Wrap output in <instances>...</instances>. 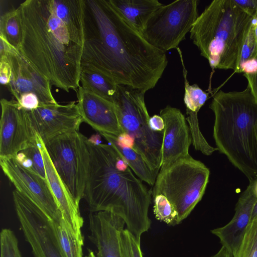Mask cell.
I'll list each match as a JSON object with an SVG mask.
<instances>
[{"mask_svg": "<svg viewBox=\"0 0 257 257\" xmlns=\"http://www.w3.org/2000/svg\"><path fill=\"white\" fill-rule=\"evenodd\" d=\"M88 141L90 143L95 145L101 144L100 136L98 135H92L90 138H88Z\"/></svg>", "mask_w": 257, "mask_h": 257, "instance_id": "39", "label": "cell"}, {"mask_svg": "<svg viewBox=\"0 0 257 257\" xmlns=\"http://www.w3.org/2000/svg\"><path fill=\"white\" fill-rule=\"evenodd\" d=\"M254 185H253V191L255 196L257 197V179L253 181Z\"/></svg>", "mask_w": 257, "mask_h": 257, "instance_id": "41", "label": "cell"}, {"mask_svg": "<svg viewBox=\"0 0 257 257\" xmlns=\"http://www.w3.org/2000/svg\"><path fill=\"white\" fill-rule=\"evenodd\" d=\"M145 92L132 87L117 85L112 101L120 126L133 141V149L150 167L159 173L161 168L163 131L150 127V118L145 101Z\"/></svg>", "mask_w": 257, "mask_h": 257, "instance_id": "6", "label": "cell"}, {"mask_svg": "<svg viewBox=\"0 0 257 257\" xmlns=\"http://www.w3.org/2000/svg\"><path fill=\"white\" fill-rule=\"evenodd\" d=\"M255 136H256V139L257 142V122L255 126Z\"/></svg>", "mask_w": 257, "mask_h": 257, "instance_id": "44", "label": "cell"}, {"mask_svg": "<svg viewBox=\"0 0 257 257\" xmlns=\"http://www.w3.org/2000/svg\"><path fill=\"white\" fill-rule=\"evenodd\" d=\"M0 158H15L21 151L38 143L27 110L16 100H1Z\"/></svg>", "mask_w": 257, "mask_h": 257, "instance_id": "12", "label": "cell"}, {"mask_svg": "<svg viewBox=\"0 0 257 257\" xmlns=\"http://www.w3.org/2000/svg\"><path fill=\"white\" fill-rule=\"evenodd\" d=\"M77 105L83 122L100 134L119 137L123 132L113 101L80 86L77 90Z\"/></svg>", "mask_w": 257, "mask_h": 257, "instance_id": "17", "label": "cell"}, {"mask_svg": "<svg viewBox=\"0 0 257 257\" xmlns=\"http://www.w3.org/2000/svg\"><path fill=\"white\" fill-rule=\"evenodd\" d=\"M85 257H90V255L88 254V255H86Z\"/></svg>", "mask_w": 257, "mask_h": 257, "instance_id": "45", "label": "cell"}, {"mask_svg": "<svg viewBox=\"0 0 257 257\" xmlns=\"http://www.w3.org/2000/svg\"><path fill=\"white\" fill-rule=\"evenodd\" d=\"M21 34V23L18 8L6 12L1 16L0 38L18 51Z\"/></svg>", "mask_w": 257, "mask_h": 257, "instance_id": "23", "label": "cell"}, {"mask_svg": "<svg viewBox=\"0 0 257 257\" xmlns=\"http://www.w3.org/2000/svg\"><path fill=\"white\" fill-rule=\"evenodd\" d=\"M88 165L84 197L90 212H111L124 221L137 239L151 226L148 210L152 191L133 173L109 144L86 141Z\"/></svg>", "mask_w": 257, "mask_h": 257, "instance_id": "3", "label": "cell"}, {"mask_svg": "<svg viewBox=\"0 0 257 257\" xmlns=\"http://www.w3.org/2000/svg\"><path fill=\"white\" fill-rule=\"evenodd\" d=\"M209 108L214 114L213 136L218 150L248 179H257V101L250 88L220 90Z\"/></svg>", "mask_w": 257, "mask_h": 257, "instance_id": "4", "label": "cell"}, {"mask_svg": "<svg viewBox=\"0 0 257 257\" xmlns=\"http://www.w3.org/2000/svg\"><path fill=\"white\" fill-rule=\"evenodd\" d=\"M257 72V59L249 60L239 67V73L243 72L244 74H252Z\"/></svg>", "mask_w": 257, "mask_h": 257, "instance_id": "35", "label": "cell"}, {"mask_svg": "<svg viewBox=\"0 0 257 257\" xmlns=\"http://www.w3.org/2000/svg\"><path fill=\"white\" fill-rule=\"evenodd\" d=\"M121 257H143L140 240L137 239L126 228L120 234Z\"/></svg>", "mask_w": 257, "mask_h": 257, "instance_id": "31", "label": "cell"}, {"mask_svg": "<svg viewBox=\"0 0 257 257\" xmlns=\"http://www.w3.org/2000/svg\"><path fill=\"white\" fill-rule=\"evenodd\" d=\"M181 59L183 67V74L184 79L185 93L184 101L186 109L198 113L201 107L204 104L208 97V93L203 91L198 85H190L187 79V71L185 69L182 54L179 47L176 48Z\"/></svg>", "mask_w": 257, "mask_h": 257, "instance_id": "25", "label": "cell"}, {"mask_svg": "<svg viewBox=\"0 0 257 257\" xmlns=\"http://www.w3.org/2000/svg\"><path fill=\"white\" fill-rule=\"evenodd\" d=\"M81 64L145 92L154 88L168 65L166 52L150 45L108 0H85Z\"/></svg>", "mask_w": 257, "mask_h": 257, "instance_id": "2", "label": "cell"}, {"mask_svg": "<svg viewBox=\"0 0 257 257\" xmlns=\"http://www.w3.org/2000/svg\"><path fill=\"white\" fill-rule=\"evenodd\" d=\"M140 33L152 14L163 4L158 0H108Z\"/></svg>", "mask_w": 257, "mask_h": 257, "instance_id": "20", "label": "cell"}, {"mask_svg": "<svg viewBox=\"0 0 257 257\" xmlns=\"http://www.w3.org/2000/svg\"><path fill=\"white\" fill-rule=\"evenodd\" d=\"M210 257H233V256L225 248L222 246L217 252Z\"/></svg>", "mask_w": 257, "mask_h": 257, "instance_id": "38", "label": "cell"}, {"mask_svg": "<svg viewBox=\"0 0 257 257\" xmlns=\"http://www.w3.org/2000/svg\"><path fill=\"white\" fill-rule=\"evenodd\" d=\"M209 175V169L189 155L160 170L153 197L159 194L166 196L176 210L180 224L201 200Z\"/></svg>", "mask_w": 257, "mask_h": 257, "instance_id": "7", "label": "cell"}, {"mask_svg": "<svg viewBox=\"0 0 257 257\" xmlns=\"http://www.w3.org/2000/svg\"><path fill=\"white\" fill-rule=\"evenodd\" d=\"M88 254L90 255V257H96V255H95V254L94 253V252L89 249H88Z\"/></svg>", "mask_w": 257, "mask_h": 257, "instance_id": "43", "label": "cell"}, {"mask_svg": "<svg viewBox=\"0 0 257 257\" xmlns=\"http://www.w3.org/2000/svg\"><path fill=\"white\" fill-rule=\"evenodd\" d=\"M0 164L16 190L35 203L51 220H63L46 179L25 168L13 158H0Z\"/></svg>", "mask_w": 257, "mask_h": 257, "instance_id": "13", "label": "cell"}, {"mask_svg": "<svg viewBox=\"0 0 257 257\" xmlns=\"http://www.w3.org/2000/svg\"><path fill=\"white\" fill-rule=\"evenodd\" d=\"M149 124L151 128L155 132H162L165 127L163 119L160 115L157 114L150 117Z\"/></svg>", "mask_w": 257, "mask_h": 257, "instance_id": "36", "label": "cell"}, {"mask_svg": "<svg viewBox=\"0 0 257 257\" xmlns=\"http://www.w3.org/2000/svg\"><path fill=\"white\" fill-rule=\"evenodd\" d=\"M234 1L250 13L255 20L257 19V0H234Z\"/></svg>", "mask_w": 257, "mask_h": 257, "instance_id": "34", "label": "cell"}, {"mask_svg": "<svg viewBox=\"0 0 257 257\" xmlns=\"http://www.w3.org/2000/svg\"><path fill=\"white\" fill-rule=\"evenodd\" d=\"M28 111L34 129L44 143L63 134L79 131L83 122L75 101L40 107Z\"/></svg>", "mask_w": 257, "mask_h": 257, "instance_id": "14", "label": "cell"}, {"mask_svg": "<svg viewBox=\"0 0 257 257\" xmlns=\"http://www.w3.org/2000/svg\"><path fill=\"white\" fill-rule=\"evenodd\" d=\"M255 22V20H254L243 45L239 67L249 60L257 59V43L254 33Z\"/></svg>", "mask_w": 257, "mask_h": 257, "instance_id": "32", "label": "cell"}, {"mask_svg": "<svg viewBox=\"0 0 257 257\" xmlns=\"http://www.w3.org/2000/svg\"><path fill=\"white\" fill-rule=\"evenodd\" d=\"M1 257H22L17 237L13 230L3 228L0 234Z\"/></svg>", "mask_w": 257, "mask_h": 257, "instance_id": "30", "label": "cell"}, {"mask_svg": "<svg viewBox=\"0 0 257 257\" xmlns=\"http://www.w3.org/2000/svg\"><path fill=\"white\" fill-rule=\"evenodd\" d=\"M100 134L124 159L140 179L150 185H154L159 173L153 170L140 154L120 142L117 136L104 133Z\"/></svg>", "mask_w": 257, "mask_h": 257, "instance_id": "21", "label": "cell"}, {"mask_svg": "<svg viewBox=\"0 0 257 257\" xmlns=\"http://www.w3.org/2000/svg\"><path fill=\"white\" fill-rule=\"evenodd\" d=\"M186 119L190 129L192 143L195 149L207 156H210L218 151L217 148L213 147L208 143L202 135L199 127L197 113L186 109Z\"/></svg>", "mask_w": 257, "mask_h": 257, "instance_id": "27", "label": "cell"}, {"mask_svg": "<svg viewBox=\"0 0 257 257\" xmlns=\"http://www.w3.org/2000/svg\"><path fill=\"white\" fill-rule=\"evenodd\" d=\"M13 201L25 238L35 257H63L51 220L35 203L15 190Z\"/></svg>", "mask_w": 257, "mask_h": 257, "instance_id": "10", "label": "cell"}, {"mask_svg": "<svg viewBox=\"0 0 257 257\" xmlns=\"http://www.w3.org/2000/svg\"><path fill=\"white\" fill-rule=\"evenodd\" d=\"M38 143L20 152L15 159L25 168L46 179L44 160L40 149V137Z\"/></svg>", "mask_w": 257, "mask_h": 257, "instance_id": "26", "label": "cell"}, {"mask_svg": "<svg viewBox=\"0 0 257 257\" xmlns=\"http://www.w3.org/2000/svg\"><path fill=\"white\" fill-rule=\"evenodd\" d=\"M6 56L11 66V75L8 85L18 100L26 94H33L42 107L57 104L52 93L49 80L39 73L17 49L0 38V56Z\"/></svg>", "mask_w": 257, "mask_h": 257, "instance_id": "11", "label": "cell"}, {"mask_svg": "<svg viewBox=\"0 0 257 257\" xmlns=\"http://www.w3.org/2000/svg\"><path fill=\"white\" fill-rule=\"evenodd\" d=\"M198 0H177L158 8L140 33L150 45L164 52L177 48L198 17Z\"/></svg>", "mask_w": 257, "mask_h": 257, "instance_id": "8", "label": "cell"}, {"mask_svg": "<svg viewBox=\"0 0 257 257\" xmlns=\"http://www.w3.org/2000/svg\"><path fill=\"white\" fill-rule=\"evenodd\" d=\"M11 75V69L5 55L0 56V82L3 85H8Z\"/></svg>", "mask_w": 257, "mask_h": 257, "instance_id": "33", "label": "cell"}, {"mask_svg": "<svg viewBox=\"0 0 257 257\" xmlns=\"http://www.w3.org/2000/svg\"><path fill=\"white\" fill-rule=\"evenodd\" d=\"M40 149L44 162L46 179L61 212L65 226L76 239L83 245L81 231L83 219L80 212L79 205L76 202L57 173L41 137Z\"/></svg>", "mask_w": 257, "mask_h": 257, "instance_id": "16", "label": "cell"}, {"mask_svg": "<svg viewBox=\"0 0 257 257\" xmlns=\"http://www.w3.org/2000/svg\"><path fill=\"white\" fill-rule=\"evenodd\" d=\"M248 81L247 86L257 101V72L252 74H244Z\"/></svg>", "mask_w": 257, "mask_h": 257, "instance_id": "37", "label": "cell"}, {"mask_svg": "<svg viewBox=\"0 0 257 257\" xmlns=\"http://www.w3.org/2000/svg\"><path fill=\"white\" fill-rule=\"evenodd\" d=\"M87 139L76 131L44 142L57 173L78 205L84 197L86 184Z\"/></svg>", "mask_w": 257, "mask_h": 257, "instance_id": "9", "label": "cell"}, {"mask_svg": "<svg viewBox=\"0 0 257 257\" xmlns=\"http://www.w3.org/2000/svg\"><path fill=\"white\" fill-rule=\"evenodd\" d=\"M153 197V211L156 219L169 225L179 224L177 212L167 197L162 194Z\"/></svg>", "mask_w": 257, "mask_h": 257, "instance_id": "28", "label": "cell"}, {"mask_svg": "<svg viewBox=\"0 0 257 257\" xmlns=\"http://www.w3.org/2000/svg\"><path fill=\"white\" fill-rule=\"evenodd\" d=\"M254 181L249 182L240 196L231 220L222 227L214 229L211 233L219 239L222 246L235 257L247 228L251 220L252 212L257 197L253 191Z\"/></svg>", "mask_w": 257, "mask_h": 257, "instance_id": "19", "label": "cell"}, {"mask_svg": "<svg viewBox=\"0 0 257 257\" xmlns=\"http://www.w3.org/2000/svg\"><path fill=\"white\" fill-rule=\"evenodd\" d=\"M235 257H257V216L251 219Z\"/></svg>", "mask_w": 257, "mask_h": 257, "instance_id": "29", "label": "cell"}, {"mask_svg": "<svg viewBox=\"0 0 257 257\" xmlns=\"http://www.w3.org/2000/svg\"><path fill=\"white\" fill-rule=\"evenodd\" d=\"M257 216V201L255 202L252 212L251 219Z\"/></svg>", "mask_w": 257, "mask_h": 257, "instance_id": "40", "label": "cell"}, {"mask_svg": "<svg viewBox=\"0 0 257 257\" xmlns=\"http://www.w3.org/2000/svg\"><path fill=\"white\" fill-rule=\"evenodd\" d=\"M88 238L97 248L96 257H121L120 234L125 223L107 211L90 212Z\"/></svg>", "mask_w": 257, "mask_h": 257, "instance_id": "18", "label": "cell"}, {"mask_svg": "<svg viewBox=\"0 0 257 257\" xmlns=\"http://www.w3.org/2000/svg\"><path fill=\"white\" fill-rule=\"evenodd\" d=\"M19 51L51 84L67 92L80 86L85 0H26L18 7Z\"/></svg>", "mask_w": 257, "mask_h": 257, "instance_id": "1", "label": "cell"}, {"mask_svg": "<svg viewBox=\"0 0 257 257\" xmlns=\"http://www.w3.org/2000/svg\"><path fill=\"white\" fill-rule=\"evenodd\" d=\"M254 20L234 0H214L198 16L190 37L212 69L239 73L242 47Z\"/></svg>", "mask_w": 257, "mask_h": 257, "instance_id": "5", "label": "cell"}, {"mask_svg": "<svg viewBox=\"0 0 257 257\" xmlns=\"http://www.w3.org/2000/svg\"><path fill=\"white\" fill-rule=\"evenodd\" d=\"M51 225L63 257H83L82 244L68 230L63 220H51Z\"/></svg>", "mask_w": 257, "mask_h": 257, "instance_id": "24", "label": "cell"}, {"mask_svg": "<svg viewBox=\"0 0 257 257\" xmlns=\"http://www.w3.org/2000/svg\"><path fill=\"white\" fill-rule=\"evenodd\" d=\"M165 123L160 170L189 156L192 138L186 119L180 109L167 106L160 111Z\"/></svg>", "mask_w": 257, "mask_h": 257, "instance_id": "15", "label": "cell"}, {"mask_svg": "<svg viewBox=\"0 0 257 257\" xmlns=\"http://www.w3.org/2000/svg\"><path fill=\"white\" fill-rule=\"evenodd\" d=\"M84 89L112 101L116 93L117 84L94 67L81 64L80 83Z\"/></svg>", "mask_w": 257, "mask_h": 257, "instance_id": "22", "label": "cell"}, {"mask_svg": "<svg viewBox=\"0 0 257 257\" xmlns=\"http://www.w3.org/2000/svg\"><path fill=\"white\" fill-rule=\"evenodd\" d=\"M254 33H255V37L256 39V41L257 43V19H255V22L254 24Z\"/></svg>", "mask_w": 257, "mask_h": 257, "instance_id": "42", "label": "cell"}]
</instances>
